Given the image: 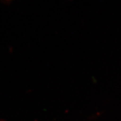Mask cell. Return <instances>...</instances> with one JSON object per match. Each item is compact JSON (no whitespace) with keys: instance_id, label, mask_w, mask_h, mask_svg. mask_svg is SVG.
<instances>
[]
</instances>
